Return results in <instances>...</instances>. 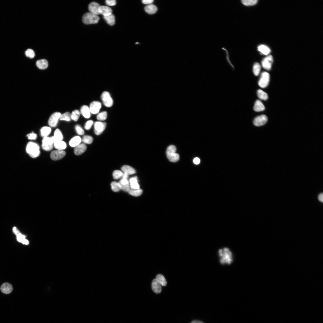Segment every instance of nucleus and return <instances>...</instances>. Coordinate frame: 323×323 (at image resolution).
<instances>
[{
	"label": "nucleus",
	"mask_w": 323,
	"mask_h": 323,
	"mask_svg": "<svg viewBox=\"0 0 323 323\" xmlns=\"http://www.w3.org/2000/svg\"><path fill=\"white\" fill-rule=\"evenodd\" d=\"M121 170L124 173L128 175L133 174L136 173V170L133 167L128 165L123 166L121 167Z\"/></svg>",
	"instance_id": "25"
},
{
	"label": "nucleus",
	"mask_w": 323,
	"mask_h": 323,
	"mask_svg": "<svg viewBox=\"0 0 323 323\" xmlns=\"http://www.w3.org/2000/svg\"><path fill=\"white\" fill-rule=\"evenodd\" d=\"M100 6L99 5L95 2L91 3L89 5L88 9L90 13L96 15L100 14L99 8Z\"/></svg>",
	"instance_id": "14"
},
{
	"label": "nucleus",
	"mask_w": 323,
	"mask_h": 323,
	"mask_svg": "<svg viewBox=\"0 0 323 323\" xmlns=\"http://www.w3.org/2000/svg\"><path fill=\"white\" fill-rule=\"evenodd\" d=\"M104 18L109 25L111 26L114 25L115 22V17L112 14L109 16H104Z\"/></svg>",
	"instance_id": "29"
},
{
	"label": "nucleus",
	"mask_w": 323,
	"mask_h": 323,
	"mask_svg": "<svg viewBox=\"0 0 323 323\" xmlns=\"http://www.w3.org/2000/svg\"><path fill=\"white\" fill-rule=\"evenodd\" d=\"M268 121L266 116L262 115L256 117L254 120V124L256 126H260L265 125Z\"/></svg>",
	"instance_id": "11"
},
{
	"label": "nucleus",
	"mask_w": 323,
	"mask_h": 323,
	"mask_svg": "<svg viewBox=\"0 0 323 323\" xmlns=\"http://www.w3.org/2000/svg\"><path fill=\"white\" fill-rule=\"evenodd\" d=\"M93 139L92 137L90 136L85 135L84 136L82 139V141L83 142L87 144H91L93 142Z\"/></svg>",
	"instance_id": "39"
},
{
	"label": "nucleus",
	"mask_w": 323,
	"mask_h": 323,
	"mask_svg": "<svg viewBox=\"0 0 323 323\" xmlns=\"http://www.w3.org/2000/svg\"><path fill=\"white\" fill-rule=\"evenodd\" d=\"M261 69V66L259 63H256L254 64L253 67V71L255 76H258L259 74Z\"/></svg>",
	"instance_id": "38"
},
{
	"label": "nucleus",
	"mask_w": 323,
	"mask_h": 323,
	"mask_svg": "<svg viewBox=\"0 0 323 323\" xmlns=\"http://www.w3.org/2000/svg\"><path fill=\"white\" fill-rule=\"evenodd\" d=\"M153 2V0H143L142 1L143 4L148 5L152 4Z\"/></svg>",
	"instance_id": "50"
},
{
	"label": "nucleus",
	"mask_w": 323,
	"mask_h": 323,
	"mask_svg": "<svg viewBox=\"0 0 323 323\" xmlns=\"http://www.w3.org/2000/svg\"><path fill=\"white\" fill-rule=\"evenodd\" d=\"M66 153L63 150H54L51 153V159L54 160H57L62 159L66 155Z\"/></svg>",
	"instance_id": "13"
},
{
	"label": "nucleus",
	"mask_w": 323,
	"mask_h": 323,
	"mask_svg": "<svg viewBox=\"0 0 323 323\" xmlns=\"http://www.w3.org/2000/svg\"><path fill=\"white\" fill-rule=\"evenodd\" d=\"M128 193L132 195L135 197H138L140 196L142 194L143 191L140 189H135L130 188Z\"/></svg>",
	"instance_id": "31"
},
{
	"label": "nucleus",
	"mask_w": 323,
	"mask_h": 323,
	"mask_svg": "<svg viewBox=\"0 0 323 323\" xmlns=\"http://www.w3.org/2000/svg\"><path fill=\"white\" fill-rule=\"evenodd\" d=\"M257 94L258 97L261 99L266 100L268 99V94L261 90H259L257 91Z\"/></svg>",
	"instance_id": "32"
},
{
	"label": "nucleus",
	"mask_w": 323,
	"mask_h": 323,
	"mask_svg": "<svg viewBox=\"0 0 323 323\" xmlns=\"http://www.w3.org/2000/svg\"><path fill=\"white\" fill-rule=\"evenodd\" d=\"M123 172L119 170L114 171L113 173V176L114 178L115 179H118L122 178L123 174Z\"/></svg>",
	"instance_id": "41"
},
{
	"label": "nucleus",
	"mask_w": 323,
	"mask_h": 323,
	"mask_svg": "<svg viewBox=\"0 0 323 323\" xmlns=\"http://www.w3.org/2000/svg\"><path fill=\"white\" fill-rule=\"evenodd\" d=\"M318 200L321 202H323V194L322 193L320 194L318 197Z\"/></svg>",
	"instance_id": "52"
},
{
	"label": "nucleus",
	"mask_w": 323,
	"mask_h": 323,
	"mask_svg": "<svg viewBox=\"0 0 323 323\" xmlns=\"http://www.w3.org/2000/svg\"><path fill=\"white\" fill-rule=\"evenodd\" d=\"M270 79V76L268 73L266 72L262 73L259 81V86L262 88H266L269 84Z\"/></svg>",
	"instance_id": "7"
},
{
	"label": "nucleus",
	"mask_w": 323,
	"mask_h": 323,
	"mask_svg": "<svg viewBox=\"0 0 323 323\" xmlns=\"http://www.w3.org/2000/svg\"><path fill=\"white\" fill-rule=\"evenodd\" d=\"M93 124V121L90 120L87 121L85 124V128L86 130H89L92 127Z\"/></svg>",
	"instance_id": "46"
},
{
	"label": "nucleus",
	"mask_w": 323,
	"mask_h": 323,
	"mask_svg": "<svg viewBox=\"0 0 323 323\" xmlns=\"http://www.w3.org/2000/svg\"><path fill=\"white\" fill-rule=\"evenodd\" d=\"M258 2L257 0H243L242 3L245 5L249 6H254Z\"/></svg>",
	"instance_id": "40"
},
{
	"label": "nucleus",
	"mask_w": 323,
	"mask_h": 323,
	"mask_svg": "<svg viewBox=\"0 0 323 323\" xmlns=\"http://www.w3.org/2000/svg\"><path fill=\"white\" fill-rule=\"evenodd\" d=\"M107 116V112L103 111L98 114L97 116V119L99 121H103L106 120Z\"/></svg>",
	"instance_id": "37"
},
{
	"label": "nucleus",
	"mask_w": 323,
	"mask_h": 323,
	"mask_svg": "<svg viewBox=\"0 0 323 323\" xmlns=\"http://www.w3.org/2000/svg\"><path fill=\"white\" fill-rule=\"evenodd\" d=\"M82 139L78 136H76L71 139L69 142V145L72 147H75L80 144Z\"/></svg>",
	"instance_id": "21"
},
{
	"label": "nucleus",
	"mask_w": 323,
	"mask_h": 323,
	"mask_svg": "<svg viewBox=\"0 0 323 323\" xmlns=\"http://www.w3.org/2000/svg\"><path fill=\"white\" fill-rule=\"evenodd\" d=\"M1 290L4 294H8L13 291V287L10 284L7 282L5 283L2 285Z\"/></svg>",
	"instance_id": "17"
},
{
	"label": "nucleus",
	"mask_w": 323,
	"mask_h": 323,
	"mask_svg": "<svg viewBox=\"0 0 323 323\" xmlns=\"http://www.w3.org/2000/svg\"><path fill=\"white\" fill-rule=\"evenodd\" d=\"M119 183L123 185H126L130 184L129 181L127 179L122 178L119 181Z\"/></svg>",
	"instance_id": "48"
},
{
	"label": "nucleus",
	"mask_w": 323,
	"mask_h": 323,
	"mask_svg": "<svg viewBox=\"0 0 323 323\" xmlns=\"http://www.w3.org/2000/svg\"><path fill=\"white\" fill-rule=\"evenodd\" d=\"M87 147L85 144H80L75 148L74 153L76 155H80L84 152L86 150Z\"/></svg>",
	"instance_id": "18"
},
{
	"label": "nucleus",
	"mask_w": 323,
	"mask_h": 323,
	"mask_svg": "<svg viewBox=\"0 0 323 323\" xmlns=\"http://www.w3.org/2000/svg\"><path fill=\"white\" fill-rule=\"evenodd\" d=\"M99 12L104 16H109L112 14V10L110 7L105 6H100Z\"/></svg>",
	"instance_id": "15"
},
{
	"label": "nucleus",
	"mask_w": 323,
	"mask_h": 323,
	"mask_svg": "<svg viewBox=\"0 0 323 323\" xmlns=\"http://www.w3.org/2000/svg\"><path fill=\"white\" fill-rule=\"evenodd\" d=\"M101 99L104 104L106 106L110 107L113 105V101L109 92H104L101 95Z\"/></svg>",
	"instance_id": "6"
},
{
	"label": "nucleus",
	"mask_w": 323,
	"mask_h": 323,
	"mask_svg": "<svg viewBox=\"0 0 323 323\" xmlns=\"http://www.w3.org/2000/svg\"><path fill=\"white\" fill-rule=\"evenodd\" d=\"M258 50L263 54L267 55H268L270 52V50L267 46L263 45H261L258 47Z\"/></svg>",
	"instance_id": "28"
},
{
	"label": "nucleus",
	"mask_w": 323,
	"mask_h": 323,
	"mask_svg": "<svg viewBox=\"0 0 323 323\" xmlns=\"http://www.w3.org/2000/svg\"><path fill=\"white\" fill-rule=\"evenodd\" d=\"M194 163L196 165H198L200 163V160L198 158H195L193 160Z\"/></svg>",
	"instance_id": "51"
},
{
	"label": "nucleus",
	"mask_w": 323,
	"mask_h": 323,
	"mask_svg": "<svg viewBox=\"0 0 323 323\" xmlns=\"http://www.w3.org/2000/svg\"><path fill=\"white\" fill-rule=\"evenodd\" d=\"M220 262L222 265H230L233 261V255L230 249L227 247L219 250Z\"/></svg>",
	"instance_id": "1"
},
{
	"label": "nucleus",
	"mask_w": 323,
	"mask_h": 323,
	"mask_svg": "<svg viewBox=\"0 0 323 323\" xmlns=\"http://www.w3.org/2000/svg\"><path fill=\"white\" fill-rule=\"evenodd\" d=\"M139 43H136V44H139Z\"/></svg>",
	"instance_id": "56"
},
{
	"label": "nucleus",
	"mask_w": 323,
	"mask_h": 323,
	"mask_svg": "<svg viewBox=\"0 0 323 323\" xmlns=\"http://www.w3.org/2000/svg\"><path fill=\"white\" fill-rule=\"evenodd\" d=\"M273 62V56L270 55L263 60L261 62L262 65L265 69L269 70L271 69Z\"/></svg>",
	"instance_id": "10"
},
{
	"label": "nucleus",
	"mask_w": 323,
	"mask_h": 323,
	"mask_svg": "<svg viewBox=\"0 0 323 323\" xmlns=\"http://www.w3.org/2000/svg\"><path fill=\"white\" fill-rule=\"evenodd\" d=\"M190 323H204L201 321L198 320H194L191 322Z\"/></svg>",
	"instance_id": "55"
},
{
	"label": "nucleus",
	"mask_w": 323,
	"mask_h": 323,
	"mask_svg": "<svg viewBox=\"0 0 323 323\" xmlns=\"http://www.w3.org/2000/svg\"><path fill=\"white\" fill-rule=\"evenodd\" d=\"M61 115V113L59 112H55L53 113L49 120L48 124L49 125L52 127H56Z\"/></svg>",
	"instance_id": "9"
},
{
	"label": "nucleus",
	"mask_w": 323,
	"mask_h": 323,
	"mask_svg": "<svg viewBox=\"0 0 323 323\" xmlns=\"http://www.w3.org/2000/svg\"><path fill=\"white\" fill-rule=\"evenodd\" d=\"M152 289L155 293L158 294L162 291L161 284L156 279L153 280L152 283Z\"/></svg>",
	"instance_id": "16"
},
{
	"label": "nucleus",
	"mask_w": 323,
	"mask_h": 323,
	"mask_svg": "<svg viewBox=\"0 0 323 323\" xmlns=\"http://www.w3.org/2000/svg\"><path fill=\"white\" fill-rule=\"evenodd\" d=\"M80 112L77 110L73 111L71 114V119L74 121L76 122L78 121L80 115Z\"/></svg>",
	"instance_id": "35"
},
{
	"label": "nucleus",
	"mask_w": 323,
	"mask_h": 323,
	"mask_svg": "<svg viewBox=\"0 0 323 323\" xmlns=\"http://www.w3.org/2000/svg\"><path fill=\"white\" fill-rule=\"evenodd\" d=\"M111 188L112 190L115 192H117L121 190L119 186L118 183L114 181L112 182L111 184Z\"/></svg>",
	"instance_id": "42"
},
{
	"label": "nucleus",
	"mask_w": 323,
	"mask_h": 323,
	"mask_svg": "<svg viewBox=\"0 0 323 323\" xmlns=\"http://www.w3.org/2000/svg\"><path fill=\"white\" fill-rule=\"evenodd\" d=\"M71 119V114L69 112H67L61 114L59 119L62 121L69 122Z\"/></svg>",
	"instance_id": "34"
},
{
	"label": "nucleus",
	"mask_w": 323,
	"mask_h": 323,
	"mask_svg": "<svg viewBox=\"0 0 323 323\" xmlns=\"http://www.w3.org/2000/svg\"><path fill=\"white\" fill-rule=\"evenodd\" d=\"M176 147L174 145L169 146L167 149V157L171 162H176L179 160V156L178 154L176 153Z\"/></svg>",
	"instance_id": "3"
},
{
	"label": "nucleus",
	"mask_w": 323,
	"mask_h": 323,
	"mask_svg": "<svg viewBox=\"0 0 323 323\" xmlns=\"http://www.w3.org/2000/svg\"><path fill=\"white\" fill-rule=\"evenodd\" d=\"M106 125V123L97 121L94 124V132L96 135H101L105 129Z\"/></svg>",
	"instance_id": "8"
},
{
	"label": "nucleus",
	"mask_w": 323,
	"mask_h": 323,
	"mask_svg": "<svg viewBox=\"0 0 323 323\" xmlns=\"http://www.w3.org/2000/svg\"><path fill=\"white\" fill-rule=\"evenodd\" d=\"M80 113L86 118H89L91 116V113L89 108L87 105H84L81 106Z\"/></svg>",
	"instance_id": "20"
},
{
	"label": "nucleus",
	"mask_w": 323,
	"mask_h": 323,
	"mask_svg": "<svg viewBox=\"0 0 323 323\" xmlns=\"http://www.w3.org/2000/svg\"><path fill=\"white\" fill-rule=\"evenodd\" d=\"M75 129L77 133L80 135H83L85 134L84 131L79 125H76L75 126Z\"/></svg>",
	"instance_id": "43"
},
{
	"label": "nucleus",
	"mask_w": 323,
	"mask_h": 323,
	"mask_svg": "<svg viewBox=\"0 0 323 323\" xmlns=\"http://www.w3.org/2000/svg\"><path fill=\"white\" fill-rule=\"evenodd\" d=\"M25 54L27 57L31 58L34 57L35 55L34 51L31 49L27 50Z\"/></svg>",
	"instance_id": "44"
},
{
	"label": "nucleus",
	"mask_w": 323,
	"mask_h": 323,
	"mask_svg": "<svg viewBox=\"0 0 323 323\" xmlns=\"http://www.w3.org/2000/svg\"><path fill=\"white\" fill-rule=\"evenodd\" d=\"M118 185L121 190H122L125 192H128L130 189V184L126 185H123L118 183Z\"/></svg>",
	"instance_id": "45"
},
{
	"label": "nucleus",
	"mask_w": 323,
	"mask_h": 323,
	"mask_svg": "<svg viewBox=\"0 0 323 323\" xmlns=\"http://www.w3.org/2000/svg\"><path fill=\"white\" fill-rule=\"evenodd\" d=\"M27 136L30 140H35L37 137V135L33 133L28 134Z\"/></svg>",
	"instance_id": "49"
},
{
	"label": "nucleus",
	"mask_w": 323,
	"mask_h": 323,
	"mask_svg": "<svg viewBox=\"0 0 323 323\" xmlns=\"http://www.w3.org/2000/svg\"><path fill=\"white\" fill-rule=\"evenodd\" d=\"M26 151L30 156L33 158L39 157L40 154V147L37 143L30 142L27 145Z\"/></svg>",
	"instance_id": "2"
},
{
	"label": "nucleus",
	"mask_w": 323,
	"mask_h": 323,
	"mask_svg": "<svg viewBox=\"0 0 323 323\" xmlns=\"http://www.w3.org/2000/svg\"><path fill=\"white\" fill-rule=\"evenodd\" d=\"M161 285L163 286H166L167 285V281L164 277L161 274L157 275L156 279Z\"/></svg>",
	"instance_id": "36"
},
{
	"label": "nucleus",
	"mask_w": 323,
	"mask_h": 323,
	"mask_svg": "<svg viewBox=\"0 0 323 323\" xmlns=\"http://www.w3.org/2000/svg\"><path fill=\"white\" fill-rule=\"evenodd\" d=\"M138 182V177L137 176L130 178L129 180L130 188L135 189H139L140 186Z\"/></svg>",
	"instance_id": "19"
},
{
	"label": "nucleus",
	"mask_w": 323,
	"mask_h": 323,
	"mask_svg": "<svg viewBox=\"0 0 323 323\" xmlns=\"http://www.w3.org/2000/svg\"><path fill=\"white\" fill-rule=\"evenodd\" d=\"M54 146L56 149L59 150H63L65 149L67 147L66 142L62 140L55 142L54 143Z\"/></svg>",
	"instance_id": "26"
},
{
	"label": "nucleus",
	"mask_w": 323,
	"mask_h": 323,
	"mask_svg": "<svg viewBox=\"0 0 323 323\" xmlns=\"http://www.w3.org/2000/svg\"><path fill=\"white\" fill-rule=\"evenodd\" d=\"M106 4L107 6H113L116 5V2L115 0H106Z\"/></svg>",
	"instance_id": "47"
},
{
	"label": "nucleus",
	"mask_w": 323,
	"mask_h": 323,
	"mask_svg": "<svg viewBox=\"0 0 323 323\" xmlns=\"http://www.w3.org/2000/svg\"><path fill=\"white\" fill-rule=\"evenodd\" d=\"M99 20V18L98 15L90 12L84 15L82 18L83 22L86 25L97 23Z\"/></svg>",
	"instance_id": "4"
},
{
	"label": "nucleus",
	"mask_w": 323,
	"mask_h": 323,
	"mask_svg": "<svg viewBox=\"0 0 323 323\" xmlns=\"http://www.w3.org/2000/svg\"><path fill=\"white\" fill-rule=\"evenodd\" d=\"M51 131V129L50 127L47 126L43 127L41 130V135L43 137H47L50 133Z\"/></svg>",
	"instance_id": "30"
},
{
	"label": "nucleus",
	"mask_w": 323,
	"mask_h": 323,
	"mask_svg": "<svg viewBox=\"0 0 323 323\" xmlns=\"http://www.w3.org/2000/svg\"><path fill=\"white\" fill-rule=\"evenodd\" d=\"M13 231L14 233L16 235H17L18 233H20L18 230L16 228V227H14L13 228Z\"/></svg>",
	"instance_id": "53"
},
{
	"label": "nucleus",
	"mask_w": 323,
	"mask_h": 323,
	"mask_svg": "<svg viewBox=\"0 0 323 323\" xmlns=\"http://www.w3.org/2000/svg\"><path fill=\"white\" fill-rule=\"evenodd\" d=\"M54 144V142L52 138L45 137L43 138L42 141V147L43 149L47 151L51 150Z\"/></svg>",
	"instance_id": "5"
},
{
	"label": "nucleus",
	"mask_w": 323,
	"mask_h": 323,
	"mask_svg": "<svg viewBox=\"0 0 323 323\" xmlns=\"http://www.w3.org/2000/svg\"><path fill=\"white\" fill-rule=\"evenodd\" d=\"M128 175L126 173H124L122 177V178L127 179L128 177Z\"/></svg>",
	"instance_id": "54"
},
{
	"label": "nucleus",
	"mask_w": 323,
	"mask_h": 323,
	"mask_svg": "<svg viewBox=\"0 0 323 323\" xmlns=\"http://www.w3.org/2000/svg\"><path fill=\"white\" fill-rule=\"evenodd\" d=\"M102 107V104L99 102L95 101L92 102L89 107L91 113L92 114H98Z\"/></svg>",
	"instance_id": "12"
},
{
	"label": "nucleus",
	"mask_w": 323,
	"mask_h": 323,
	"mask_svg": "<svg viewBox=\"0 0 323 323\" xmlns=\"http://www.w3.org/2000/svg\"><path fill=\"white\" fill-rule=\"evenodd\" d=\"M254 109L255 111L259 112L264 111L265 107L260 100H258L255 103Z\"/></svg>",
	"instance_id": "23"
},
{
	"label": "nucleus",
	"mask_w": 323,
	"mask_h": 323,
	"mask_svg": "<svg viewBox=\"0 0 323 323\" xmlns=\"http://www.w3.org/2000/svg\"><path fill=\"white\" fill-rule=\"evenodd\" d=\"M17 238L18 242L23 244L27 245L29 243V241L25 239V236L22 235L20 233L17 235Z\"/></svg>",
	"instance_id": "33"
},
{
	"label": "nucleus",
	"mask_w": 323,
	"mask_h": 323,
	"mask_svg": "<svg viewBox=\"0 0 323 323\" xmlns=\"http://www.w3.org/2000/svg\"><path fill=\"white\" fill-rule=\"evenodd\" d=\"M157 7L152 4L149 5L145 8V10L148 14L152 15L155 14L158 11Z\"/></svg>",
	"instance_id": "24"
},
{
	"label": "nucleus",
	"mask_w": 323,
	"mask_h": 323,
	"mask_svg": "<svg viewBox=\"0 0 323 323\" xmlns=\"http://www.w3.org/2000/svg\"><path fill=\"white\" fill-rule=\"evenodd\" d=\"M52 138L54 143L57 141L62 140L63 137L61 130L58 129H57L54 132V136L52 137Z\"/></svg>",
	"instance_id": "22"
},
{
	"label": "nucleus",
	"mask_w": 323,
	"mask_h": 323,
	"mask_svg": "<svg viewBox=\"0 0 323 323\" xmlns=\"http://www.w3.org/2000/svg\"><path fill=\"white\" fill-rule=\"evenodd\" d=\"M37 67L40 69H44L48 66V63L46 60L43 59L39 60L36 62Z\"/></svg>",
	"instance_id": "27"
}]
</instances>
